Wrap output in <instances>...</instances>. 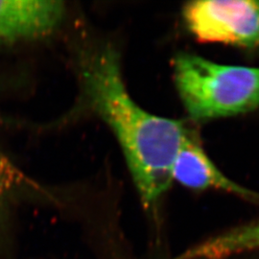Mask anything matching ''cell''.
I'll use <instances>...</instances> for the list:
<instances>
[{
    "label": "cell",
    "instance_id": "6da1fadb",
    "mask_svg": "<svg viewBox=\"0 0 259 259\" xmlns=\"http://www.w3.org/2000/svg\"><path fill=\"white\" fill-rule=\"evenodd\" d=\"M83 79L94 111L120 143L142 204L153 207L170 186L173 161L191 134L182 122L151 114L131 98L111 47L87 59Z\"/></svg>",
    "mask_w": 259,
    "mask_h": 259
},
{
    "label": "cell",
    "instance_id": "7a4b0ae2",
    "mask_svg": "<svg viewBox=\"0 0 259 259\" xmlns=\"http://www.w3.org/2000/svg\"><path fill=\"white\" fill-rule=\"evenodd\" d=\"M178 92L196 121L235 116L259 107V67L221 65L185 53L174 61Z\"/></svg>",
    "mask_w": 259,
    "mask_h": 259
},
{
    "label": "cell",
    "instance_id": "3957f363",
    "mask_svg": "<svg viewBox=\"0 0 259 259\" xmlns=\"http://www.w3.org/2000/svg\"><path fill=\"white\" fill-rule=\"evenodd\" d=\"M189 31L202 42L246 49L259 47V1L201 0L184 9Z\"/></svg>",
    "mask_w": 259,
    "mask_h": 259
},
{
    "label": "cell",
    "instance_id": "277c9868",
    "mask_svg": "<svg viewBox=\"0 0 259 259\" xmlns=\"http://www.w3.org/2000/svg\"><path fill=\"white\" fill-rule=\"evenodd\" d=\"M64 14L61 1L0 0V42L46 37L59 26Z\"/></svg>",
    "mask_w": 259,
    "mask_h": 259
},
{
    "label": "cell",
    "instance_id": "5b68a950",
    "mask_svg": "<svg viewBox=\"0 0 259 259\" xmlns=\"http://www.w3.org/2000/svg\"><path fill=\"white\" fill-rule=\"evenodd\" d=\"M171 178L172 181H176L190 189H218L245 200L259 201L258 193L224 175L192 136L185 139L177 153L171 168Z\"/></svg>",
    "mask_w": 259,
    "mask_h": 259
},
{
    "label": "cell",
    "instance_id": "8992f818",
    "mask_svg": "<svg viewBox=\"0 0 259 259\" xmlns=\"http://www.w3.org/2000/svg\"><path fill=\"white\" fill-rule=\"evenodd\" d=\"M258 249L259 221H256L223 232L173 259H224Z\"/></svg>",
    "mask_w": 259,
    "mask_h": 259
},
{
    "label": "cell",
    "instance_id": "52a82bcc",
    "mask_svg": "<svg viewBox=\"0 0 259 259\" xmlns=\"http://www.w3.org/2000/svg\"><path fill=\"white\" fill-rule=\"evenodd\" d=\"M23 183L19 169L0 151V211Z\"/></svg>",
    "mask_w": 259,
    "mask_h": 259
}]
</instances>
